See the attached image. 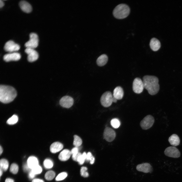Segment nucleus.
Here are the masks:
<instances>
[{"mask_svg": "<svg viewBox=\"0 0 182 182\" xmlns=\"http://www.w3.org/2000/svg\"><path fill=\"white\" fill-rule=\"evenodd\" d=\"M143 82L144 88L151 95L157 94L160 89L158 84L159 80L156 76H154L145 75L143 78Z\"/></svg>", "mask_w": 182, "mask_h": 182, "instance_id": "obj_1", "label": "nucleus"}, {"mask_svg": "<svg viewBox=\"0 0 182 182\" xmlns=\"http://www.w3.org/2000/svg\"><path fill=\"white\" fill-rule=\"evenodd\" d=\"M17 96L15 89L13 87L1 85L0 86V101L4 103L12 102Z\"/></svg>", "mask_w": 182, "mask_h": 182, "instance_id": "obj_2", "label": "nucleus"}, {"mask_svg": "<svg viewBox=\"0 0 182 182\" xmlns=\"http://www.w3.org/2000/svg\"><path fill=\"white\" fill-rule=\"evenodd\" d=\"M130 11L129 7L127 5L121 4L117 6L113 11L114 16L118 19H122L127 17Z\"/></svg>", "mask_w": 182, "mask_h": 182, "instance_id": "obj_3", "label": "nucleus"}, {"mask_svg": "<svg viewBox=\"0 0 182 182\" xmlns=\"http://www.w3.org/2000/svg\"><path fill=\"white\" fill-rule=\"evenodd\" d=\"M113 95L109 91L104 93L102 95L100 99L101 103L104 107L110 106L113 102Z\"/></svg>", "mask_w": 182, "mask_h": 182, "instance_id": "obj_4", "label": "nucleus"}, {"mask_svg": "<svg viewBox=\"0 0 182 182\" xmlns=\"http://www.w3.org/2000/svg\"><path fill=\"white\" fill-rule=\"evenodd\" d=\"M29 40L25 43V46L26 48L34 49L38 46V36L36 34L32 33L29 34Z\"/></svg>", "mask_w": 182, "mask_h": 182, "instance_id": "obj_5", "label": "nucleus"}, {"mask_svg": "<svg viewBox=\"0 0 182 182\" xmlns=\"http://www.w3.org/2000/svg\"><path fill=\"white\" fill-rule=\"evenodd\" d=\"M154 122V119L153 116L149 115L145 117L140 122V125L143 129L147 130L150 128Z\"/></svg>", "mask_w": 182, "mask_h": 182, "instance_id": "obj_6", "label": "nucleus"}, {"mask_svg": "<svg viewBox=\"0 0 182 182\" xmlns=\"http://www.w3.org/2000/svg\"><path fill=\"white\" fill-rule=\"evenodd\" d=\"M144 88L143 81L139 78H135L132 84V89L134 92L136 94H140L143 92Z\"/></svg>", "mask_w": 182, "mask_h": 182, "instance_id": "obj_7", "label": "nucleus"}, {"mask_svg": "<svg viewBox=\"0 0 182 182\" xmlns=\"http://www.w3.org/2000/svg\"><path fill=\"white\" fill-rule=\"evenodd\" d=\"M116 133L114 130L108 127H106L104 129L103 136L104 139L108 142H111L115 139Z\"/></svg>", "mask_w": 182, "mask_h": 182, "instance_id": "obj_8", "label": "nucleus"}, {"mask_svg": "<svg viewBox=\"0 0 182 182\" xmlns=\"http://www.w3.org/2000/svg\"><path fill=\"white\" fill-rule=\"evenodd\" d=\"M20 46L12 40H10L5 44L4 49L5 51L10 53L18 51L20 49Z\"/></svg>", "mask_w": 182, "mask_h": 182, "instance_id": "obj_9", "label": "nucleus"}, {"mask_svg": "<svg viewBox=\"0 0 182 182\" xmlns=\"http://www.w3.org/2000/svg\"><path fill=\"white\" fill-rule=\"evenodd\" d=\"M74 100L71 97L65 96L62 97L59 101V104L62 107L69 108L73 105Z\"/></svg>", "mask_w": 182, "mask_h": 182, "instance_id": "obj_10", "label": "nucleus"}, {"mask_svg": "<svg viewBox=\"0 0 182 182\" xmlns=\"http://www.w3.org/2000/svg\"><path fill=\"white\" fill-rule=\"evenodd\" d=\"M164 153L166 156L173 158H178L180 155L178 150L174 146H170L167 148L164 151Z\"/></svg>", "mask_w": 182, "mask_h": 182, "instance_id": "obj_11", "label": "nucleus"}, {"mask_svg": "<svg viewBox=\"0 0 182 182\" xmlns=\"http://www.w3.org/2000/svg\"><path fill=\"white\" fill-rule=\"evenodd\" d=\"M25 52L28 55L27 60L29 62H34L38 58V53L34 49L26 48Z\"/></svg>", "mask_w": 182, "mask_h": 182, "instance_id": "obj_12", "label": "nucleus"}, {"mask_svg": "<svg viewBox=\"0 0 182 182\" xmlns=\"http://www.w3.org/2000/svg\"><path fill=\"white\" fill-rule=\"evenodd\" d=\"M21 55L19 53L17 52L10 53L5 54L3 56L4 60L6 62L11 61H17L21 58Z\"/></svg>", "mask_w": 182, "mask_h": 182, "instance_id": "obj_13", "label": "nucleus"}, {"mask_svg": "<svg viewBox=\"0 0 182 182\" xmlns=\"http://www.w3.org/2000/svg\"><path fill=\"white\" fill-rule=\"evenodd\" d=\"M136 169L139 171L145 173L151 172L152 170L151 166L150 164L147 163H145L138 165L136 167Z\"/></svg>", "mask_w": 182, "mask_h": 182, "instance_id": "obj_14", "label": "nucleus"}, {"mask_svg": "<svg viewBox=\"0 0 182 182\" xmlns=\"http://www.w3.org/2000/svg\"><path fill=\"white\" fill-rule=\"evenodd\" d=\"M63 148V145L59 142H55L52 143L50 147V150L53 153H56L61 150Z\"/></svg>", "mask_w": 182, "mask_h": 182, "instance_id": "obj_15", "label": "nucleus"}, {"mask_svg": "<svg viewBox=\"0 0 182 182\" xmlns=\"http://www.w3.org/2000/svg\"><path fill=\"white\" fill-rule=\"evenodd\" d=\"M19 5L22 10L25 12L29 13L32 10L31 5L26 1H21L19 3Z\"/></svg>", "mask_w": 182, "mask_h": 182, "instance_id": "obj_16", "label": "nucleus"}, {"mask_svg": "<svg viewBox=\"0 0 182 182\" xmlns=\"http://www.w3.org/2000/svg\"><path fill=\"white\" fill-rule=\"evenodd\" d=\"M71 154V151L68 149H65L60 153L58 158L61 161H66L70 158Z\"/></svg>", "mask_w": 182, "mask_h": 182, "instance_id": "obj_17", "label": "nucleus"}, {"mask_svg": "<svg viewBox=\"0 0 182 182\" xmlns=\"http://www.w3.org/2000/svg\"><path fill=\"white\" fill-rule=\"evenodd\" d=\"M113 96L118 100L122 99L124 95V92L123 88L120 86L116 87L113 91Z\"/></svg>", "mask_w": 182, "mask_h": 182, "instance_id": "obj_18", "label": "nucleus"}, {"mask_svg": "<svg viewBox=\"0 0 182 182\" xmlns=\"http://www.w3.org/2000/svg\"><path fill=\"white\" fill-rule=\"evenodd\" d=\"M150 46L151 49L155 51L158 50L161 47V43L160 41L155 38H152L150 40Z\"/></svg>", "mask_w": 182, "mask_h": 182, "instance_id": "obj_19", "label": "nucleus"}, {"mask_svg": "<svg viewBox=\"0 0 182 182\" xmlns=\"http://www.w3.org/2000/svg\"><path fill=\"white\" fill-rule=\"evenodd\" d=\"M27 164L31 169L38 165V161L37 158L34 156H31L28 158Z\"/></svg>", "mask_w": 182, "mask_h": 182, "instance_id": "obj_20", "label": "nucleus"}, {"mask_svg": "<svg viewBox=\"0 0 182 182\" xmlns=\"http://www.w3.org/2000/svg\"><path fill=\"white\" fill-rule=\"evenodd\" d=\"M108 57L105 54H103L100 56L97 59L96 63L97 65L100 66H103L107 63Z\"/></svg>", "mask_w": 182, "mask_h": 182, "instance_id": "obj_21", "label": "nucleus"}, {"mask_svg": "<svg viewBox=\"0 0 182 182\" xmlns=\"http://www.w3.org/2000/svg\"><path fill=\"white\" fill-rule=\"evenodd\" d=\"M168 141L171 145L175 146L178 145L180 141L179 137L175 134H173L171 135L169 137Z\"/></svg>", "mask_w": 182, "mask_h": 182, "instance_id": "obj_22", "label": "nucleus"}, {"mask_svg": "<svg viewBox=\"0 0 182 182\" xmlns=\"http://www.w3.org/2000/svg\"><path fill=\"white\" fill-rule=\"evenodd\" d=\"M9 163L6 159L3 158L0 161V169L3 171H6L7 170L9 167Z\"/></svg>", "mask_w": 182, "mask_h": 182, "instance_id": "obj_23", "label": "nucleus"}, {"mask_svg": "<svg viewBox=\"0 0 182 182\" xmlns=\"http://www.w3.org/2000/svg\"><path fill=\"white\" fill-rule=\"evenodd\" d=\"M74 138L73 144L75 147H78L82 144V140L80 137L77 135H74Z\"/></svg>", "mask_w": 182, "mask_h": 182, "instance_id": "obj_24", "label": "nucleus"}, {"mask_svg": "<svg viewBox=\"0 0 182 182\" xmlns=\"http://www.w3.org/2000/svg\"><path fill=\"white\" fill-rule=\"evenodd\" d=\"M18 118L17 116L14 115L7 120V123L9 125H13L16 123L18 122Z\"/></svg>", "mask_w": 182, "mask_h": 182, "instance_id": "obj_25", "label": "nucleus"}, {"mask_svg": "<svg viewBox=\"0 0 182 182\" xmlns=\"http://www.w3.org/2000/svg\"><path fill=\"white\" fill-rule=\"evenodd\" d=\"M55 175V173L54 171L52 170L49 171L46 173L44 177L47 180H51L54 178Z\"/></svg>", "mask_w": 182, "mask_h": 182, "instance_id": "obj_26", "label": "nucleus"}, {"mask_svg": "<svg viewBox=\"0 0 182 182\" xmlns=\"http://www.w3.org/2000/svg\"><path fill=\"white\" fill-rule=\"evenodd\" d=\"M43 165L45 168L50 169L53 167V163L51 160L49 159H46L44 161Z\"/></svg>", "mask_w": 182, "mask_h": 182, "instance_id": "obj_27", "label": "nucleus"}, {"mask_svg": "<svg viewBox=\"0 0 182 182\" xmlns=\"http://www.w3.org/2000/svg\"><path fill=\"white\" fill-rule=\"evenodd\" d=\"M110 124L113 128H117L119 127L120 125V123L118 119L115 118L112 119L111 120Z\"/></svg>", "mask_w": 182, "mask_h": 182, "instance_id": "obj_28", "label": "nucleus"}, {"mask_svg": "<svg viewBox=\"0 0 182 182\" xmlns=\"http://www.w3.org/2000/svg\"><path fill=\"white\" fill-rule=\"evenodd\" d=\"M87 156V154L84 152L82 154L80 155L78 158L77 160L79 164L80 165H82L86 160Z\"/></svg>", "mask_w": 182, "mask_h": 182, "instance_id": "obj_29", "label": "nucleus"}, {"mask_svg": "<svg viewBox=\"0 0 182 182\" xmlns=\"http://www.w3.org/2000/svg\"><path fill=\"white\" fill-rule=\"evenodd\" d=\"M18 170V167L17 165L15 163H13L11 165L10 171L13 174H15L17 173Z\"/></svg>", "mask_w": 182, "mask_h": 182, "instance_id": "obj_30", "label": "nucleus"}, {"mask_svg": "<svg viewBox=\"0 0 182 182\" xmlns=\"http://www.w3.org/2000/svg\"><path fill=\"white\" fill-rule=\"evenodd\" d=\"M67 173L65 172H62L59 174L55 178L57 181H59L64 179L67 176Z\"/></svg>", "mask_w": 182, "mask_h": 182, "instance_id": "obj_31", "label": "nucleus"}, {"mask_svg": "<svg viewBox=\"0 0 182 182\" xmlns=\"http://www.w3.org/2000/svg\"><path fill=\"white\" fill-rule=\"evenodd\" d=\"M31 171L35 175L40 174L42 172L41 167L38 165L32 169Z\"/></svg>", "mask_w": 182, "mask_h": 182, "instance_id": "obj_32", "label": "nucleus"}, {"mask_svg": "<svg viewBox=\"0 0 182 182\" xmlns=\"http://www.w3.org/2000/svg\"><path fill=\"white\" fill-rule=\"evenodd\" d=\"M87 170V168L86 167H81L80 172L81 176L84 177H86L88 176V173L86 171Z\"/></svg>", "mask_w": 182, "mask_h": 182, "instance_id": "obj_33", "label": "nucleus"}, {"mask_svg": "<svg viewBox=\"0 0 182 182\" xmlns=\"http://www.w3.org/2000/svg\"><path fill=\"white\" fill-rule=\"evenodd\" d=\"M78 147H75L73 148L71 151L72 156H74L76 155L79 152Z\"/></svg>", "mask_w": 182, "mask_h": 182, "instance_id": "obj_34", "label": "nucleus"}, {"mask_svg": "<svg viewBox=\"0 0 182 182\" xmlns=\"http://www.w3.org/2000/svg\"><path fill=\"white\" fill-rule=\"evenodd\" d=\"M23 169L24 171L26 172H29L31 170V169L29 167L27 163L24 164Z\"/></svg>", "mask_w": 182, "mask_h": 182, "instance_id": "obj_35", "label": "nucleus"}, {"mask_svg": "<svg viewBox=\"0 0 182 182\" xmlns=\"http://www.w3.org/2000/svg\"><path fill=\"white\" fill-rule=\"evenodd\" d=\"M94 157L92 155L91 153L89 152L87 154L86 160L87 162L90 161Z\"/></svg>", "mask_w": 182, "mask_h": 182, "instance_id": "obj_36", "label": "nucleus"}, {"mask_svg": "<svg viewBox=\"0 0 182 182\" xmlns=\"http://www.w3.org/2000/svg\"><path fill=\"white\" fill-rule=\"evenodd\" d=\"M35 174L31 170L29 172L28 174V177L30 179H33L35 176Z\"/></svg>", "mask_w": 182, "mask_h": 182, "instance_id": "obj_37", "label": "nucleus"}, {"mask_svg": "<svg viewBox=\"0 0 182 182\" xmlns=\"http://www.w3.org/2000/svg\"><path fill=\"white\" fill-rule=\"evenodd\" d=\"M82 154L80 152H78L77 154L74 156H72V158L74 161L77 162V160L79 156Z\"/></svg>", "mask_w": 182, "mask_h": 182, "instance_id": "obj_38", "label": "nucleus"}, {"mask_svg": "<svg viewBox=\"0 0 182 182\" xmlns=\"http://www.w3.org/2000/svg\"><path fill=\"white\" fill-rule=\"evenodd\" d=\"M32 182H44V181L41 179L38 178H35L33 179Z\"/></svg>", "mask_w": 182, "mask_h": 182, "instance_id": "obj_39", "label": "nucleus"}, {"mask_svg": "<svg viewBox=\"0 0 182 182\" xmlns=\"http://www.w3.org/2000/svg\"><path fill=\"white\" fill-rule=\"evenodd\" d=\"M5 182H14V181L12 179L8 178L6 179Z\"/></svg>", "mask_w": 182, "mask_h": 182, "instance_id": "obj_40", "label": "nucleus"}, {"mask_svg": "<svg viewBox=\"0 0 182 182\" xmlns=\"http://www.w3.org/2000/svg\"><path fill=\"white\" fill-rule=\"evenodd\" d=\"M4 5V3L3 2L2 0H0V7L1 8Z\"/></svg>", "mask_w": 182, "mask_h": 182, "instance_id": "obj_41", "label": "nucleus"}, {"mask_svg": "<svg viewBox=\"0 0 182 182\" xmlns=\"http://www.w3.org/2000/svg\"><path fill=\"white\" fill-rule=\"evenodd\" d=\"M95 158L94 157L90 161V163L91 164H93L95 162Z\"/></svg>", "mask_w": 182, "mask_h": 182, "instance_id": "obj_42", "label": "nucleus"}, {"mask_svg": "<svg viewBox=\"0 0 182 182\" xmlns=\"http://www.w3.org/2000/svg\"><path fill=\"white\" fill-rule=\"evenodd\" d=\"M3 152V149L2 148L1 146L0 147V155Z\"/></svg>", "mask_w": 182, "mask_h": 182, "instance_id": "obj_43", "label": "nucleus"}, {"mask_svg": "<svg viewBox=\"0 0 182 182\" xmlns=\"http://www.w3.org/2000/svg\"><path fill=\"white\" fill-rule=\"evenodd\" d=\"M117 99L113 97V102L116 103L117 102Z\"/></svg>", "mask_w": 182, "mask_h": 182, "instance_id": "obj_44", "label": "nucleus"}, {"mask_svg": "<svg viewBox=\"0 0 182 182\" xmlns=\"http://www.w3.org/2000/svg\"><path fill=\"white\" fill-rule=\"evenodd\" d=\"M3 170L1 169H0V176H1L3 174Z\"/></svg>", "mask_w": 182, "mask_h": 182, "instance_id": "obj_45", "label": "nucleus"}]
</instances>
